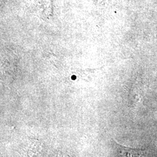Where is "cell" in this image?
<instances>
[{"instance_id":"cell-1","label":"cell","mask_w":157,"mask_h":157,"mask_svg":"<svg viewBox=\"0 0 157 157\" xmlns=\"http://www.w3.org/2000/svg\"><path fill=\"white\" fill-rule=\"evenodd\" d=\"M124 150L123 154L124 156H140L143 154V152L142 150L139 149H132L130 148H126L125 147H122Z\"/></svg>"}]
</instances>
